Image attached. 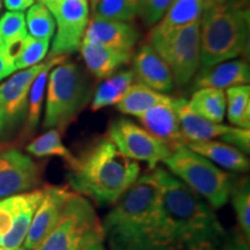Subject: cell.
I'll return each mask as SVG.
<instances>
[{
	"instance_id": "cell-32",
	"label": "cell",
	"mask_w": 250,
	"mask_h": 250,
	"mask_svg": "<svg viewBox=\"0 0 250 250\" xmlns=\"http://www.w3.org/2000/svg\"><path fill=\"white\" fill-rule=\"evenodd\" d=\"M232 204L240 228L247 239L250 237V183L249 177H242L234 181L232 192Z\"/></svg>"
},
{
	"instance_id": "cell-23",
	"label": "cell",
	"mask_w": 250,
	"mask_h": 250,
	"mask_svg": "<svg viewBox=\"0 0 250 250\" xmlns=\"http://www.w3.org/2000/svg\"><path fill=\"white\" fill-rule=\"evenodd\" d=\"M187 105L190 110L206 120L223 123L226 115V94L224 89L211 87L197 88Z\"/></svg>"
},
{
	"instance_id": "cell-6",
	"label": "cell",
	"mask_w": 250,
	"mask_h": 250,
	"mask_svg": "<svg viewBox=\"0 0 250 250\" xmlns=\"http://www.w3.org/2000/svg\"><path fill=\"white\" fill-rule=\"evenodd\" d=\"M103 241V229L93 205L72 192L58 223L35 250H83Z\"/></svg>"
},
{
	"instance_id": "cell-42",
	"label": "cell",
	"mask_w": 250,
	"mask_h": 250,
	"mask_svg": "<svg viewBox=\"0 0 250 250\" xmlns=\"http://www.w3.org/2000/svg\"><path fill=\"white\" fill-rule=\"evenodd\" d=\"M89 1H90V4H92V8H93L94 6H95L96 4H98L99 0H89Z\"/></svg>"
},
{
	"instance_id": "cell-27",
	"label": "cell",
	"mask_w": 250,
	"mask_h": 250,
	"mask_svg": "<svg viewBox=\"0 0 250 250\" xmlns=\"http://www.w3.org/2000/svg\"><path fill=\"white\" fill-rule=\"evenodd\" d=\"M26 151L36 158L57 156L66 162L67 166H71L76 160V155L72 154L70 149L64 145L61 132L56 129H50L36 139L31 140L26 146Z\"/></svg>"
},
{
	"instance_id": "cell-5",
	"label": "cell",
	"mask_w": 250,
	"mask_h": 250,
	"mask_svg": "<svg viewBox=\"0 0 250 250\" xmlns=\"http://www.w3.org/2000/svg\"><path fill=\"white\" fill-rule=\"evenodd\" d=\"M167 170L208 203L213 210L223 208L230 198L235 179L213 162L179 145L164 161Z\"/></svg>"
},
{
	"instance_id": "cell-25",
	"label": "cell",
	"mask_w": 250,
	"mask_h": 250,
	"mask_svg": "<svg viewBox=\"0 0 250 250\" xmlns=\"http://www.w3.org/2000/svg\"><path fill=\"white\" fill-rule=\"evenodd\" d=\"M134 80L136 77L132 70L120 71L118 73L107 78L94 94L90 109L93 111H98L105 107L116 105L134 83Z\"/></svg>"
},
{
	"instance_id": "cell-36",
	"label": "cell",
	"mask_w": 250,
	"mask_h": 250,
	"mask_svg": "<svg viewBox=\"0 0 250 250\" xmlns=\"http://www.w3.org/2000/svg\"><path fill=\"white\" fill-rule=\"evenodd\" d=\"M17 67L14 65L13 58L8 54H6L2 49H0V81L6 79L7 77H11L15 73Z\"/></svg>"
},
{
	"instance_id": "cell-3",
	"label": "cell",
	"mask_w": 250,
	"mask_h": 250,
	"mask_svg": "<svg viewBox=\"0 0 250 250\" xmlns=\"http://www.w3.org/2000/svg\"><path fill=\"white\" fill-rule=\"evenodd\" d=\"M249 27L248 0L204 5L199 28L202 68L236 59L248 52Z\"/></svg>"
},
{
	"instance_id": "cell-24",
	"label": "cell",
	"mask_w": 250,
	"mask_h": 250,
	"mask_svg": "<svg viewBox=\"0 0 250 250\" xmlns=\"http://www.w3.org/2000/svg\"><path fill=\"white\" fill-rule=\"evenodd\" d=\"M171 99L167 94L156 92L142 83H133L116 105L122 114L137 117L153 105L168 102Z\"/></svg>"
},
{
	"instance_id": "cell-30",
	"label": "cell",
	"mask_w": 250,
	"mask_h": 250,
	"mask_svg": "<svg viewBox=\"0 0 250 250\" xmlns=\"http://www.w3.org/2000/svg\"><path fill=\"white\" fill-rule=\"evenodd\" d=\"M26 17L27 31L30 36L51 41L56 31V22L51 12L45 5L35 2L28 8Z\"/></svg>"
},
{
	"instance_id": "cell-38",
	"label": "cell",
	"mask_w": 250,
	"mask_h": 250,
	"mask_svg": "<svg viewBox=\"0 0 250 250\" xmlns=\"http://www.w3.org/2000/svg\"><path fill=\"white\" fill-rule=\"evenodd\" d=\"M5 7L11 12H23L35 4V0H2Z\"/></svg>"
},
{
	"instance_id": "cell-45",
	"label": "cell",
	"mask_w": 250,
	"mask_h": 250,
	"mask_svg": "<svg viewBox=\"0 0 250 250\" xmlns=\"http://www.w3.org/2000/svg\"><path fill=\"white\" fill-rule=\"evenodd\" d=\"M1 242H2V237L0 236V246H1Z\"/></svg>"
},
{
	"instance_id": "cell-21",
	"label": "cell",
	"mask_w": 250,
	"mask_h": 250,
	"mask_svg": "<svg viewBox=\"0 0 250 250\" xmlns=\"http://www.w3.org/2000/svg\"><path fill=\"white\" fill-rule=\"evenodd\" d=\"M43 193H44V188L22 193V199H21L11 229L2 237L1 246L6 250H14L23 243L34 214L43 198Z\"/></svg>"
},
{
	"instance_id": "cell-9",
	"label": "cell",
	"mask_w": 250,
	"mask_h": 250,
	"mask_svg": "<svg viewBox=\"0 0 250 250\" xmlns=\"http://www.w3.org/2000/svg\"><path fill=\"white\" fill-rule=\"evenodd\" d=\"M107 137L125 156L137 162H145L151 170L164 164L173 152L170 145L126 118L112 122Z\"/></svg>"
},
{
	"instance_id": "cell-28",
	"label": "cell",
	"mask_w": 250,
	"mask_h": 250,
	"mask_svg": "<svg viewBox=\"0 0 250 250\" xmlns=\"http://www.w3.org/2000/svg\"><path fill=\"white\" fill-rule=\"evenodd\" d=\"M226 110L229 123L233 126L250 127V86H234L225 90Z\"/></svg>"
},
{
	"instance_id": "cell-15",
	"label": "cell",
	"mask_w": 250,
	"mask_h": 250,
	"mask_svg": "<svg viewBox=\"0 0 250 250\" xmlns=\"http://www.w3.org/2000/svg\"><path fill=\"white\" fill-rule=\"evenodd\" d=\"M138 29L131 22L114 20H102L90 18L83 40L92 41L109 48L134 51V46L139 41Z\"/></svg>"
},
{
	"instance_id": "cell-43",
	"label": "cell",
	"mask_w": 250,
	"mask_h": 250,
	"mask_svg": "<svg viewBox=\"0 0 250 250\" xmlns=\"http://www.w3.org/2000/svg\"><path fill=\"white\" fill-rule=\"evenodd\" d=\"M14 250H26V249H24V248H23V247H21V248H20V247H19V248H17V249H14Z\"/></svg>"
},
{
	"instance_id": "cell-37",
	"label": "cell",
	"mask_w": 250,
	"mask_h": 250,
	"mask_svg": "<svg viewBox=\"0 0 250 250\" xmlns=\"http://www.w3.org/2000/svg\"><path fill=\"white\" fill-rule=\"evenodd\" d=\"M214 250H249L248 242L240 236H234L233 239L226 237L225 241Z\"/></svg>"
},
{
	"instance_id": "cell-2",
	"label": "cell",
	"mask_w": 250,
	"mask_h": 250,
	"mask_svg": "<svg viewBox=\"0 0 250 250\" xmlns=\"http://www.w3.org/2000/svg\"><path fill=\"white\" fill-rule=\"evenodd\" d=\"M68 188L100 208L116 204L139 179L140 166L108 137L96 140L68 166Z\"/></svg>"
},
{
	"instance_id": "cell-20",
	"label": "cell",
	"mask_w": 250,
	"mask_h": 250,
	"mask_svg": "<svg viewBox=\"0 0 250 250\" xmlns=\"http://www.w3.org/2000/svg\"><path fill=\"white\" fill-rule=\"evenodd\" d=\"M186 145L191 151L203 155L208 160L225 169L235 173H246L249 170V159L245 153L226 143L203 140V142L187 143Z\"/></svg>"
},
{
	"instance_id": "cell-22",
	"label": "cell",
	"mask_w": 250,
	"mask_h": 250,
	"mask_svg": "<svg viewBox=\"0 0 250 250\" xmlns=\"http://www.w3.org/2000/svg\"><path fill=\"white\" fill-rule=\"evenodd\" d=\"M187 102V100L183 99L179 107L180 127L186 144L212 140L218 137H223L232 129V126L223 123H214L195 114L188 108Z\"/></svg>"
},
{
	"instance_id": "cell-13",
	"label": "cell",
	"mask_w": 250,
	"mask_h": 250,
	"mask_svg": "<svg viewBox=\"0 0 250 250\" xmlns=\"http://www.w3.org/2000/svg\"><path fill=\"white\" fill-rule=\"evenodd\" d=\"M183 99L173 98L168 102L153 105L137 116L144 129L167 143L173 149L179 145H186L179 120V107Z\"/></svg>"
},
{
	"instance_id": "cell-44",
	"label": "cell",
	"mask_w": 250,
	"mask_h": 250,
	"mask_svg": "<svg viewBox=\"0 0 250 250\" xmlns=\"http://www.w3.org/2000/svg\"><path fill=\"white\" fill-rule=\"evenodd\" d=\"M0 250H6V249L2 246H0Z\"/></svg>"
},
{
	"instance_id": "cell-16",
	"label": "cell",
	"mask_w": 250,
	"mask_h": 250,
	"mask_svg": "<svg viewBox=\"0 0 250 250\" xmlns=\"http://www.w3.org/2000/svg\"><path fill=\"white\" fill-rule=\"evenodd\" d=\"M79 50L88 71L100 80L107 79L129 64L134 52L112 49L87 40H83Z\"/></svg>"
},
{
	"instance_id": "cell-19",
	"label": "cell",
	"mask_w": 250,
	"mask_h": 250,
	"mask_svg": "<svg viewBox=\"0 0 250 250\" xmlns=\"http://www.w3.org/2000/svg\"><path fill=\"white\" fill-rule=\"evenodd\" d=\"M205 0H175L160 20L149 30L147 40L162 37L199 20Z\"/></svg>"
},
{
	"instance_id": "cell-26",
	"label": "cell",
	"mask_w": 250,
	"mask_h": 250,
	"mask_svg": "<svg viewBox=\"0 0 250 250\" xmlns=\"http://www.w3.org/2000/svg\"><path fill=\"white\" fill-rule=\"evenodd\" d=\"M28 35L23 12H6L0 18V49L12 58Z\"/></svg>"
},
{
	"instance_id": "cell-4",
	"label": "cell",
	"mask_w": 250,
	"mask_h": 250,
	"mask_svg": "<svg viewBox=\"0 0 250 250\" xmlns=\"http://www.w3.org/2000/svg\"><path fill=\"white\" fill-rule=\"evenodd\" d=\"M45 95L43 127L65 132L88 103L90 85L79 65L65 59L50 71Z\"/></svg>"
},
{
	"instance_id": "cell-14",
	"label": "cell",
	"mask_w": 250,
	"mask_h": 250,
	"mask_svg": "<svg viewBox=\"0 0 250 250\" xmlns=\"http://www.w3.org/2000/svg\"><path fill=\"white\" fill-rule=\"evenodd\" d=\"M133 73L139 83L159 93L167 94L174 88V78L169 66L149 44L133 52Z\"/></svg>"
},
{
	"instance_id": "cell-33",
	"label": "cell",
	"mask_w": 250,
	"mask_h": 250,
	"mask_svg": "<svg viewBox=\"0 0 250 250\" xmlns=\"http://www.w3.org/2000/svg\"><path fill=\"white\" fill-rule=\"evenodd\" d=\"M175 0H140L139 14L143 22L147 26H154L164 17Z\"/></svg>"
},
{
	"instance_id": "cell-1",
	"label": "cell",
	"mask_w": 250,
	"mask_h": 250,
	"mask_svg": "<svg viewBox=\"0 0 250 250\" xmlns=\"http://www.w3.org/2000/svg\"><path fill=\"white\" fill-rule=\"evenodd\" d=\"M101 224L109 250H214L227 237L213 208L160 167L140 176Z\"/></svg>"
},
{
	"instance_id": "cell-34",
	"label": "cell",
	"mask_w": 250,
	"mask_h": 250,
	"mask_svg": "<svg viewBox=\"0 0 250 250\" xmlns=\"http://www.w3.org/2000/svg\"><path fill=\"white\" fill-rule=\"evenodd\" d=\"M21 199H22V193L0 199V236L1 237H4L11 229Z\"/></svg>"
},
{
	"instance_id": "cell-17",
	"label": "cell",
	"mask_w": 250,
	"mask_h": 250,
	"mask_svg": "<svg viewBox=\"0 0 250 250\" xmlns=\"http://www.w3.org/2000/svg\"><path fill=\"white\" fill-rule=\"evenodd\" d=\"M250 67L243 59H230L202 68L195 79V88L211 87V88L227 89L229 87L249 85Z\"/></svg>"
},
{
	"instance_id": "cell-39",
	"label": "cell",
	"mask_w": 250,
	"mask_h": 250,
	"mask_svg": "<svg viewBox=\"0 0 250 250\" xmlns=\"http://www.w3.org/2000/svg\"><path fill=\"white\" fill-rule=\"evenodd\" d=\"M83 250H107V249H105V247L103 245V241H102V242L94 243V245L87 247V248Z\"/></svg>"
},
{
	"instance_id": "cell-41",
	"label": "cell",
	"mask_w": 250,
	"mask_h": 250,
	"mask_svg": "<svg viewBox=\"0 0 250 250\" xmlns=\"http://www.w3.org/2000/svg\"><path fill=\"white\" fill-rule=\"evenodd\" d=\"M54 1H58V0H37V2H40V4H43V5H46L49 4V2H54Z\"/></svg>"
},
{
	"instance_id": "cell-8",
	"label": "cell",
	"mask_w": 250,
	"mask_h": 250,
	"mask_svg": "<svg viewBox=\"0 0 250 250\" xmlns=\"http://www.w3.org/2000/svg\"><path fill=\"white\" fill-rule=\"evenodd\" d=\"M45 62L34 65L12 77L0 85V144L9 145L17 140L27 115L28 95L39 74L48 65Z\"/></svg>"
},
{
	"instance_id": "cell-18",
	"label": "cell",
	"mask_w": 250,
	"mask_h": 250,
	"mask_svg": "<svg viewBox=\"0 0 250 250\" xmlns=\"http://www.w3.org/2000/svg\"><path fill=\"white\" fill-rule=\"evenodd\" d=\"M66 56H49L48 65L44 67L39 77L36 78L33 85L30 87L29 95H28V107H27V115L24 120L23 126L19 133L18 138L15 142L18 144H23L27 140H29L34 133L36 132L39 127L41 114H42L43 102H44L45 90H46V83H48V77L50 71L54 68L56 65L61 64L66 59Z\"/></svg>"
},
{
	"instance_id": "cell-40",
	"label": "cell",
	"mask_w": 250,
	"mask_h": 250,
	"mask_svg": "<svg viewBox=\"0 0 250 250\" xmlns=\"http://www.w3.org/2000/svg\"><path fill=\"white\" fill-rule=\"evenodd\" d=\"M229 1V0H205L204 5H217V4H224V2Z\"/></svg>"
},
{
	"instance_id": "cell-29",
	"label": "cell",
	"mask_w": 250,
	"mask_h": 250,
	"mask_svg": "<svg viewBox=\"0 0 250 250\" xmlns=\"http://www.w3.org/2000/svg\"><path fill=\"white\" fill-rule=\"evenodd\" d=\"M140 0H99L93 7V18L131 22L139 14Z\"/></svg>"
},
{
	"instance_id": "cell-10",
	"label": "cell",
	"mask_w": 250,
	"mask_h": 250,
	"mask_svg": "<svg viewBox=\"0 0 250 250\" xmlns=\"http://www.w3.org/2000/svg\"><path fill=\"white\" fill-rule=\"evenodd\" d=\"M56 22L50 56H66L79 50L89 21L88 0H58L45 5Z\"/></svg>"
},
{
	"instance_id": "cell-46",
	"label": "cell",
	"mask_w": 250,
	"mask_h": 250,
	"mask_svg": "<svg viewBox=\"0 0 250 250\" xmlns=\"http://www.w3.org/2000/svg\"><path fill=\"white\" fill-rule=\"evenodd\" d=\"M0 9H1V0H0Z\"/></svg>"
},
{
	"instance_id": "cell-12",
	"label": "cell",
	"mask_w": 250,
	"mask_h": 250,
	"mask_svg": "<svg viewBox=\"0 0 250 250\" xmlns=\"http://www.w3.org/2000/svg\"><path fill=\"white\" fill-rule=\"evenodd\" d=\"M71 193L68 191V187H44L43 198L34 214L29 230L22 243L24 249L35 250L51 233L58 223L62 208Z\"/></svg>"
},
{
	"instance_id": "cell-31",
	"label": "cell",
	"mask_w": 250,
	"mask_h": 250,
	"mask_svg": "<svg viewBox=\"0 0 250 250\" xmlns=\"http://www.w3.org/2000/svg\"><path fill=\"white\" fill-rule=\"evenodd\" d=\"M50 48L49 40H40L30 36L24 37L14 55V65L17 70H24L34 65L40 64L45 58Z\"/></svg>"
},
{
	"instance_id": "cell-35",
	"label": "cell",
	"mask_w": 250,
	"mask_h": 250,
	"mask_svg": "<svg viewBox=\"0 0 250 250\" xmlns=\"http://www.w3.org/2000/svg\"><path fill=\"white\" fill-rule=\"evenodd\" d=\"M224 143L228 144V145L233 146L241 151L242 153L250 152V131L249 129H242V127L232 126V129L226 134L221 137Z\"/></svg>"
},
{
	"instance_id": "cell-7",
	"label": "cell",
	"mask_w": 250,
	"mask_h": 250,
	"mask_svg": "<svg viewBox=\"0 0 250 250\" xmlns=\"http://www.w3.org/2000/svg\"><path fill=\"white\" fill-rule=\"evenodd\" d=\"M199 28L201 19L168 35L147 40L169 66L174 83L179 86L187 85L201 67Z\"/></svg>"
},
{
	"instance_id": "cell-11",
	"label": "cell",
	"mask_w": 250,
	"mask_h": 250,
	"mask_svg": "<svg viewBox=\"0 0 250 250\" xmlns=\"http://www.w3.org/2000/svg\"><path fill=\"white\" fill-rule=\"evenodd\" d=\"M42 182L41 167L17 147L0 148V199L35 190Z\"/></svg>"
}]
</instances>
